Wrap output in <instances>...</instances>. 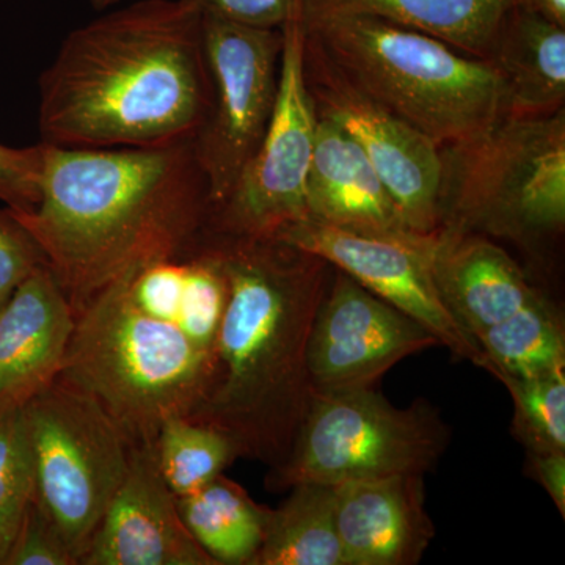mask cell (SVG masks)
I'll list each match as a JSON object with an SVG mask.
<instances>
[{
    "label": "cell",
    "instance_id": "cell-19",
    "mask_svg": "<svg viewBox=\"0 0 565 565\" xmlns=\"http://www.w3.org/2000/svg\"><path fill=\"white\" fill-rule=\"evenodd\" d=\"M307 206L311 221L338 228L382 236L412 233L405 228L393 196L363 148L337 122L319 115L307 180Z\"/></svg>",
    "mask_w": 565,
    "mask_h": 565
},
{
    "label": "cell",
    "instance_id": "cell-25",
    "mask_svg": "<svg viewBox=\"0 0 565 565\" xmlns=\"http://www.w3.org/2000/svg\"><path fill=\"white\" fill-rule=\"evenodd\" d=\"M151 446L159 473L178 498L199 492L239 459L230 437L188 416L167 419Z\"/></svg>",
    "mask_w": 565,
    "mask_h": 565
},
{
    "label": "cell",
    "instance_id": "cell-24",
    "mask_svg": "<svg viewBox=\"0 0 565 565\" xmlns=\"http://www.w3.org/2000/svg\"><path fill=\"white\" fill-rule=\"evenodd\" d=\"M475 338L484 355V371L498 381L565 370L563 322L542 294Z\"/></svg>",
    "mask_w": 565,
    "mask_h": 565
},
{
    "label": "cell",
    "instance_id": "cell-20",
    "mask_svg": "<svg viewBox=\"0 0 565 565\" xmlns=\"http://www.w3.org/2000/svg\"><path fill=\"white\" fill-rule=\"evenodd\" d=\"M486 61L503 84L505 117L542 118L565 109V28L514 3Z\"/></svg>",
    "mask_w": 565,
    "mask_h": 565
},
{
    "label": "cell",
    "instance_id": "cell-1",
    "mask_svg": "<svg viewBox=\"0 0 565 565\" xmlns=\"http://www.w3.org/2000/svg\"><path fill=\"white\" fill-rule=\"evenodd\" d=\"M39 92L41 143H191L212 104L203 11L188 0H139L103 14L66 35Z\"/></svg>",
    "mask_w": 565,
    "mask_h": 565
},
{
    "label": "cell",
    "instance_id": "cell-31",
    "mask_svg": "<svg viewBox=\"0 0 565 565\" xmlns=\"http://www.w3.org/2000/svg\"><path fill=\"white\" fill-rule=\"evenodd\" d=\"M203 13L250 28L281 29L299 9L300 0H188Z\"/></svg>",
    "mask_w": 565,
    "mask_h": 565
},
{
    "label": "cell",
    "instance_id": "cell-28",
    "mask_svg": "<svg viewBox=\"0 0 565 565\" xmlns=\"http://www.w3.org/2000/svg\"><path fill=\"white\" fill-rule=\"evenodd\" d=\"M43 145L11 148L0 143V203L13 212L31 211L40 200Z\"/></svg>",
    "mask_w": 565,
    "mask_h": 565
},
{
    "label": "cell",
    "instance_id": "cell-17",
    "mask_svg": "<svg viewBox=\"0 0 565 565\" xmlns=\"http://www.w3.org/2000/svg\"><path fill=\"white\" fill-rule=\"evenodd\" d=\"M76 315L46 264L0 308V399L25 403L61 373Z\"/></svg>",
    "mask_w": 565,
    "mask_h": 565
},
{
    "label": "cell",
    "instance_id": "cell-10",
    "mask_svg": "<svg viewBox=\"0 0 565 565\" xmlns=\"http://www.w3.org/2000/svg\"><path fill=\"white\" fill-rule=\"evenodd\" d=\"M203 39L212 104L193 148L206 178L212 214L228 199L269 128L277 102L282 32L203 13Z\"/></svg>",
    "mask_w": 565,
    "mask_h": 565
},
{
    "label": "cell",
    "instance_id": "cell-8",
    "mask_svg": "<svg viewBox=\"0 0 565 565\" xmlns=\"http://www.w3.org/2000/svg\"><path fill=\"white\" fill-rule=\"evenodd\" d=\"M35 501L77 564L131 460V445L90 394L61 374L24 403Z\"/></svg>",
    "mask_w": 565,
    "mask_h": 565
},
{
    "label": "cell",
    "instance_id": "cell-2",
    "mask_svg": "<svg viewBox=\"0 0 565 565\" xmlns=\"http://www.w3.org/2000/svg\"><path fill=\"white\" fill-rule=\"evenodd\" d=\"M41 145L39 203L9 212L31 234L74 315L134 267L188 250L206 233L210 192L193 141L167 148Z\"/></svg>",
    "mask_w": 565,
    "mask_h": 565
},
{
    "label": "cell",
    "instance_id": "cell-12",
    "mask_svg": "<svg viewBox=\"0 0 565 565\" xmlns=\"http://www.w3.org/2000/svg\"><path fill=\"white\" fill-rule=\"evenodd\" d=\"M437 234L382 236L307 218L289 226L278 239L321 256L334 269L422 323L457 359L484 370L481 349L446 307L435 285L433 248Z\"/></svg>",
    "mask_w": 565,
    "mask_h": 565
},
{
    "label": "cell",
    "instance_id": "cell-21",
    "mask_svg": "<svg viewBox=\"0 0 565 565\" xmlns=\"http://www.w3.org/2000/svg\"><path fill=\"white\" fill-rule=\"evenodd\" d=\"M514 0H300L308 13L363 14L426 33L471 57L487 58Z\"/></svg>",
    "mask_w": 565,
    "mask_h": 565
},
{
    "label": "cell",
    "instance_id": "cell-18",
    "mask_svg": "<svg viewBox=\"0 0 565 565\" xmlns=\"http://www.w3.org/2000/svg\"><path fill=\"white\" fill-rule=\"evenodd\" d=\"M433 273L446 307L473 338L541 296L511 255L484 234L440 230Z\"/></svg>",
    "mask_w": 565,
    "mask_h": 565
},
{
    "label": "cell",
    "instance_id": "cell-30",
    "mask_svg": "<svg viewBox=\"0 0 565 565\" xmlns=\"http://www.w3.org/2000/svg\"><path fill=\"white\" fill-rule=\"evenodd\" d=\"M44 266L43 255L31 234L9 210H0V308L25 278Z\"/></svg>",
    "mask_w": 565,
    "mask_h": 565
},
{
    "label": "cell",
    "instance_id": "cell-5",
    "mask_svg": "<svg viewBox=\"0 0 565 565\" xmlns=\"http://www.w3.org/2000/svg\"><path fill=\"white\" fill-rule=\"evenodd\" d=\"M212 363V353L141 315L110 285L77 311L58 374L90 394L129 445L151 446L167 419L199 411Z\"/></svg>",
    "mask_w": 565,
    "mask_h": 565
},
{
    "label": "cell",
    "instance_id": "cell-27",
    "mask_svg": "<svg viewBox=\"0 0 565 565\" xmlns=\"http://www.w3.org/2000/svg\"><path fill=\"white\" fill-rule=\"evenodd\" d=\"M500 382L514 403L512 434L526 452H565V370Z\"/></svg>",
    "mask_w": 565,
    "mask_h": 565
},
{
    "label": "cell",
    "instance_id": "cell-7",
    "mask_svg": "<svg viewBox=\"0 0 565 565\" xmlns=\"http://www.w3.org/2000/svg\"><path fill=\"white\" fill-rule=\"evenodd\" d=\"M448 444V426L427 401L394 407L373 386L313 392L288 459L266 482L288 490L302 482L426 475Z\"/></svg>",
    "mask_w": 565,
    "mask_h": 565
},
{
    "label": "cell",
    "instance_id": "cell-22",
    "mask_svg": "<svg viewBox=\"0 0 565 565\" xmlns=\"http://www.w3.org/2000/svg\"><path fill=\"white\" fill-rule=\"evenodd\" d=\"M178 509L215 565H253L273 512L223 473L199 492L178 498Z\"/></svg>",
    "mask_w": 565,
    "mask_h": 565
},
{
    "label": "cell",
    "instance_id": "cell-26",
    "mask_svg": "<svg viewBox=\"0 0 565 565\" xmlns=\"http://www.w3.org/2000/svg\"><path fill=\"white\" fill-rule=\"evenodd\" d=\"M33 500L35 475L24 403L0 399V565L6 564Z\"/></svg>",
    "mask_w": 565,
    "mask_h": 565
},
{
    "label": "cell",
    "instance_id": "cell-33",
    "mask_svg": "<svg viewBox=\"0 0 565 565\" xmlns=\"http://www.w3.org/2000/svg\"><path fill=\"white\" fill-rule=\"evenodd\" d=\"M514 2L515 6L533 11L539 17L565 28V0H514Z\"/></svg>",
    "mask_w": 565,
    "mask_h": 565
},
{
    "label": "cell",
    "instance_id": "cell-16",
    "mask_svg": "<svg viewBox=\"0 0 565 565\" xmlns=\"http://www.w3.org/2000/svg\"><path fill=\"white\" fill-rule=\"evenodd\" d=\"M111 285L141 315L173 327L202 351L214 352L228 281L206 233L188 250L140 264Z\"/></svg>",
    "mask_w": 565,
    "mask_h": 565
},
{
    "label": "cell",
    "instance_id": "cell-15",
    "mask_svg": "<svg viewBox=\"0 0 565 565\" xmlns=\"http://www.w3.org/2000/svg\"><path fill=\"white\" fill-rule=\"evenodd\" d=\"M334 487L345 565L418 564L435 537L424 475H393Z\"/></svg>",
    "mask_w": 565,
    "mask_h": 565
},
{
    "label": "cell",
    "instance_id": "cell-11",
    "mask_svg": "<svg viewBox=\"0 0 565 565\" xmlns=\"http://www.w3.org/2000/svg\"><path fill=\"white\" fill-rule=\"evenodd\" d=\"M303 74L316 115L363 148L405 228L422 236L440 232L444 148L360 92L305 32Z\"/></svg>",
    "mask_w": 565,
    "mask_h": 565
},
{
    "label": "cell",
    "instance_id": "cell-29",
    "mask_svg": "<svg viewBox=\"0 0 565 565\" xmlns=\"http://www.w3.org/2000/svg\"><path fill=\"white\" fill-rule=\"evenodd\" d=\"M76 564L58 531L33 500L3 565Z\"/></svg>",
    "mask_w": 565,
    "mask_h": 565
},
{
    "label": "cell",
    "instance_id": "cell-6",
    "mask_svg": "<svg viewBox=\"0 0 565 565\" xmlns=\"http://www.w3.org/2000/svg\"><path fill=\"white\" fill-rule=\"evenodd\" d=\"M565 226V109L444 148L440 230L534 244Z\"/></svg>",
    "mask_w": 565,
    "mask_h": 565
},
{
    "label": "cell",
    "instance_id": "cell-14",
    "mask_svg": "<svg viewBox=\"0 0 565 565\" xmlns=\"http://www.w3.org/2000/svg\"><path fill=\"white\" fill-rule=\"evenodd\" d=\"M82 565H215L182 522L178 497L156 467L152 446H131L128 473Z\"/></svg>",
    "mask_w": 565,
    "mask_h": 565
},
{
    "label": "cell",
    "instance_id": "cell-32",
    "mask_svg": "<svg viewBox=\"0 0 565 565\" xmlns=\"http://www.w3.org/2000/svg\"><path fill=\"white\" fill-rule=\"evenodd\" d=\"M527 468L565 516V452H527Z\"/></svg>",
    "mask_w": 565,
    "mask_h": 565
},
{
    "label": "cell",
    "instance_id": "cell-4",
    "mask_svg": "<svg viewBox=\"0 0 565 565\" xmlns=\"http://www.w3.org/2000/svg\"><path fill=\"white\" fill-rule=\"evenodd\" d=\"M303 32L360 92L440 148L505 117L503 84L484 58L379 18L302 11Z\"/></svg>",
    "mask_w": 565,
    "mask_h": 565
},
{
    "label": "cell",
    "instance_id": "cell-13",
    "mask_svg": "<svg viewBox=\"0 0 565 565\" xmlns=\"http://www.w3.org/2000/svg\"><path fill=\"white\" fill-rule=\"evenodd\" d=\"M435 345L440 344L422 323L333 267L308 344L311 386L367 388L394 364Z\"/></svg>",
    "mask_w": 565,
    "mask_h": 565
},
{
    "label": "cell",
    "instance_id": "cell-9",
    "mask_svg": "<svg viewBox=\"0 0 565 565\" xmlns=\"http://www.w3.org/2000/svg\"><path fill=\"white\" fill-rule=\"evenodd\" d=\"M278 93L269 128L228 199L212 212L207 232L278 237L310 218L307 180L313 158L316 111L303 74L300 6L281 28Z\"/></svg>",
    "mask_w": 565,
    "mask_h": 565
},
{
    "label": "cell",
    "instance_id": "cell-3",
    "mask_svg": "<svg viewBox=\"0 0 565 565\" xmlns=\"http://www.w3.org/2000/svg\"><path fill=\"white\" fill-rule=\"evenodd\" d=\"M228 281L210 388L195 422L210 424L239 457L280 467L313 386L308 344L333 267L278 237L225 236L206 230Z\"/></svg>",
    "mask_w": 565,
    "mask_h": 565
},
{
    "label": "cell",
    "instance_id": "cell-23",
    "mask_svg": "<svg viewBox=\"0 0 565 565\" xmlns=\"http://www.w3.org/2000/svg\"><path fill=\"white\" fill-rule=\"evenodd\" d=\"M253 565H345L334 514V487L302 482L273 509Z\"/></svg>",
    "mask_w": 565,
    "mask_h": 565
},
{
    "label": "cell",
    "instance_id": "cell-34",
    "mask_svg": "<svg viewBox=\"0 0 565 565\" xmlns=\"http://www.w3.org/2000/svg\"><path fill=\"white\" fill-rule=\"evenodd\" d=\"M92 3L93 9L96 10H107L111 9V7L120 3L121 0H88Z\"/></svg>",
    "mask_w": 565,
    "mask_h": 565
}]
</instances>
